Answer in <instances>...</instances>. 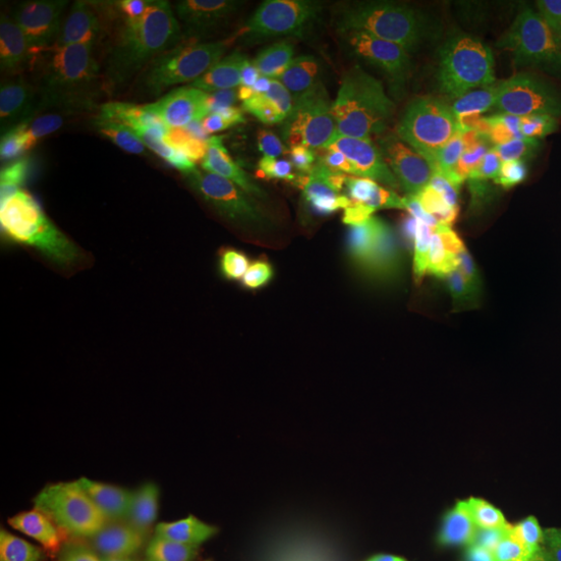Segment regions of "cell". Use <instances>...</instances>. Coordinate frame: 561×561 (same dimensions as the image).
I'll return each mask as SVG.
<instances>
[{
  "instance_id": "obj_1",
  "label": "cell",
  "mask_w": 561,
  "mask_h": 561,
  "mask_svg": "<svg viewBox=\"0 0 561 561\" xmlns=\"http://www.w3.org/2000/svg\"><path fill=\"white\" fill-rule=\"evenodd\" d=\"M224 312L203 385L208 530L359 541L442 520L494 385L468 229H265L240 244Z\"/></svg>"
},
{
  "instance_id": "obj_2",
  "label": "cell",
  "mask_w": 561,
  "mask_h": 561,
  "mask_svg": "<svg viewBox=\"0 0 561 561\" xmlns=\"http://www.w3.org/2000/svg\"><path fill=\"white\" fill-rule=\"evenodd\" d=\"M328 0L121 5L83 26L62 94L130 182L172 276L276 224L307 140Z\"/></svg>"
},
{
  "instance_id": "obj_3",
  "label": "cell",
  "mask_w": 561,
  "mask_h": 561,
  "mask_svg": "<svg viewBox=\"0 0 561 561\" xmlns=\"http://www.w3.org/2000/svg\"><path fill=\"white\" fill-rule=\"evenodd\" d=\"M504 161V110L479 47L437 5H375L307 121L271 229H473Z\"/></svg>"
},
{
  "instance_id": "obj_4",
  "label": "cell",
  "mask_w": 561,
  "mask_h": 561,
  "mask_svg": "<svg viewBox=\"0 0 561 561\" xmlns=\"http://www.w3.org/2000/svg\"><path fill=\"white\" fill-rule=\"evenodd\" d=\"M172 280L130 182L62 89L5 73L0 333L16 359L73 364L157 307Z\"/></svg>"
},
{
  "instance_id": "obj_5",
  "label": "cell",
  "mask_w": 561,
  "mask_h": 561,
  "mask_svg": "<svg viewBox=\"0 0 561 561\" xmlns=\"http://www.w3.org/2000/svg\"><path fill=\"white\" fill-rule=\"evenodd\" d=\"M187 536L167 442L89 390L26 405L0 437V561H172Z\"/></svg>"
},
{
  "instance_id": "obj_6",
  "label": "cell",
  "mask_w": 561,
  "mask_h": 561,
  "mask_svg": "<svg viewBox=\"0 0 561 561\" xmlns=\"http://www.w3.org/2000/svg\"><path fill=\"white\" fill-rule=\"evenodd\" d=\"M530 396H536L541 426L561 437V240L546 265L536 322H530Z\"/></svg>"
},
{
  "instance_id": "obj_7",
  "label": "cell",
  "mask_w": 561,
  "mask_h": 561,
  "mask_svg": "<svg viewBox=\"0 0 561 561\" xmlns=\"http://www.w3.org/2000/svg\"><path fill=\"white\" fill-rule=\"evenodd\" d=\"M494 561H561V510L525 515L500 536Z\"/></svg>"
}]
</instances>
